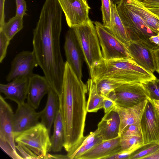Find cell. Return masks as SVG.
<instances>
[{"mask_svg":"<svg viewBox=\"0 0 159 159\" xmlns=\"http://www.w3.org/2000/svg\"><path fill=\"white\" fill-rule=\"evenodd\" d=\"M62 12L58 0H46L33 32L32 51L38 66L58 96L65 66L60 46Z\"/></svg>","mask_w":159,"mask_h":159,"instance_id":"cell-1","label":"cell"},{"mask_svg":"<svg viewBox=\"0 0 159 159\" xmlns=\"http://www.w3.org/2000/svg\"><path fill=\"white\" fill-rule=\"evenodd\" d=\"M88 91L87 84L78 78L66 61L58 98L64 132L63 147L69 158L85 137L84 133L87 112L86 94Z\"/></svg>","mask_w":159,"mask_h":159,"instance_id":"cell-2","label":"cell"},{"mask_svg":"<svg viewBox=\"0 0 159 159\" xmlns=\"http://www.w3.org/2000/svg\"><path fill=\"white\" fill-rule=\"evenodd\" d=\"M94 82L105 79L122 83H143L157 78L153 73L140 67L130 58L106 60L103 58L89 71Z\"/></svg>","mask_w":159,"mask_h":159,"instance_id":"cell-3","label":"cell"},{"mask_svg":"<svg viewBox=\"0 0 159 159\" xmlns=\"http://www.w3.org/2000/svg\"><path fill=\"white\" fill-rule=\"evenodd\" d=\"M72 28L90 71L103 58L94 25L90 20L84 23Z\"/></svg>","mask_w":159,"mask_h":159,"instance_id":"cell-4","label":"cell"},{"mask_svg":"<svg viewBox=\"0 0 159 159\" xmlns=\"http://www.w3.org/2000/svg\"><path fill=\"white\" fill-rule=\"evenodd\" d=\"M118 13L126 29L130 41H140L154 50L158 46L151 43L149 38L157 35L143 20L121 0L116 5Z\"/></svg>","mask_w":159,"mask_h":159,"instance_id":"cell-5","label":"cell"},{"mask_svg":"<svg viewBox=\"0 0 159 159\" xmlns=\"http://www.w3.org/2000/svg\"><path fill=\"white\" fill-rule=\"evenodd\" d=\"M50 134L45 126L39 122L17 136L15 141L25 145L41 159H45L52 150Z\"/></svg>","mask_w":159,"mask_h":159,"instance_id":"cell-6","label":"cell"},{"mask_svg":"<svg viewBox=\"0 0 159 159\" xmlns=\"http://www.w3.org/2000/svg\"><path fill=\"white\" fill-rule=\"evenodd\" d=\"M107 98L123 107H131L150 98L147 89L142 83L139 82L123 84L111 92Z\"/></svg>","mask_w":159,"mask_h":159,"instance_id":"cell-7","label":"cell"},{"mask_svg":"<svg viewBox=\"0 0 159 159\" xmlns=\"http://www.w3.org/2000/svg\"><path fill=\"white\" fill-rule=\"evenodd\" d=\"M94 24L103 58L106 60L131 57L125 46L109 32L100 22Z\"/></svg>","mask_w":159,"mask_h":159,"instance_id":"cell-8","label":"cell"},{"mask_svg":"<svg viewBox=\"0 0 159 159\" xmlns=\"http://www.w3.org/2000/svg\"><path fill=\"white\" fill-rule=\"evenodd\" d=\"M70 28L84 23L90 19V9L86 0H58Z\"/></svg>","mask_w":159,"mask_h":159,"instance_id":"cell-9","label":"cell"},{"mask_svg":"<svg viewBox=\"0 0 159 159\" xmlns=\"http://www.w3.org/2000/svg\"><path fill=\"white\" fill-rule=\"evenodd\" d=\"M38 66L33 51H22L17 54L12 61L6 80L9 82L18 78H29L33 74L34 68Z\"/></svg>","mask_w":159,"mask_h":159,"instance_id":"cell-10","label":"cell"},{"mask_svg":"<svg viewBox=\"0 0 159 159\" xmlns=\"http://www.w3.org/2000/svg\"><path fill=\"white\" fill-rule=\"evenodd\" d=\"M143 144L159 142V114L148 100L140 122Z\"/></svg>","mask_w":159,"mask_h":159,"instance_id":"cell-11","label":"cell"},{"mask_svg":"<svg viewBox=\"0 0 159 159\" xmlns=\"http://www.w3.org/2000/svg\"><path fill=\"white\" fill-rule=\"evenodd\" d=\"M66 61L71 66L78 78L81 80L84 56L72 28L65 35L64 46Z\"/></svg>","mask_w":159,"mask_h":159,"instance_id":"cell-12","label":"cell"},{"mask_svg":"<svg viewBox=\"0 0 159 159\" xmlns=\"http://www.w3.org/2000/svg\"><path fill=\"white\" fill-rule=\"evenodd\" d=\"M126 47L131 58L140 67L152 73L156 71L153 49L140 41H130Z\"/></svg>","mask_w":159,"mask_h":159,"instance_id":"cell-13","label":"cell"},{"mask_svg":"<svg viewBox=\"0 0 159 159\" xmlns=\"http://www.w3.org/2000/svg\"><path fill=\"white\" fill-rule=\"evenodd\" d=\"M27 103L18 106L13 116V133L15 138L38 124L42 111L37 112Z\"/></svg>","mask_w":159,"mask_h":159,"instance_id":"cell-14","label":"cell"},{"mask_svg":"<svg viewBox=\"0 0 159 159\" xmlns=\"http://www.w3.org/2000/svg\"><path fill=\"white\" fill-rule=\"evenodd\" d=\"M14 112L10 105L0 96V141L8 143L16 151L13 133Z\"/></svg>","mask_w":159,"mask_h":159,"instance_id":"cell-15","label":"cell"},{"mask_svg":"<svg viewBox=\"0 0 159 159\" xmlns=\"http://www.w3.org/2000/svg\"><path fill=\"white\" fill-rule=\"evenodd\" d=\"M50 86L44 76L33 74L29 78L27 103L37 109L43 98L48 94Z\"/></svg>","mask_w":159,"mask_h":159,"instance_id":"cell-16","label":"cell"},{"mask_svg":"<svg viewBox=\"0 0 159 159\" xmlns=\"http://www.w3.org/2000/svg\"><path fill=\"white\" fill-rule=\"evenodd\" d=\"M148 100L146 99L134 106L128 107L116 105L114 110L119 114L120 118L119 135L127 126L135 125L140 127V122Z\"/></svg>","mask_w":159,"mask_h":159,"instance_id":"cell-17","label":"cell"},{"mask_svg":"<svg viewBox=\"0 0 159 159\" xmlns=\"http://www.w3.org/2000/svg\"><path fill=\"white\" fill-rule=\"evenodd\" d=\"M29 78H18L6 84H0V92L5 99L16 102L18 106L25 103L27 99Z\"/></svg>","mask_w":159,"mask_h":159,"instance_id":"cell-18","label":"cell"},{"mask_svg":"<svg viewBox=\"0 0 159 159\" xmlns=\"http://www.w3.org/2000/svg\"><path fill=\"white\" fill-rule=\"evenodd\" d=\"M122 150L120 136L103 141L80 157L78 159H106Z\"/></svg>","mask_w":159,"mask_h":159,"instance_id":"cell-19","label":"cell"},{"mask_svg":"<svg viewBox=\"0 0 159 159\" xmlns=\"http://www.w3.org/2000/svg\"><path fill=\"white\" fill-rule=\"evenodd\" d=\"M120 118L118 112L113 109L105 114L98 125V135L102 141L115 138L119 136Z\"/></svg>","mask_w":159,"mask_h":159,"instance_id":"cell-20","label":"cell"},{"mask_svg":"<svg viewBox=\"0 0 159 159\" xmlns=\"http://www.w3.org/2000/svg\"><path fill=\"white\" fill-rule=\"evenodd\" d=\"M139 16L154 33H159V18L138 0H121Z\"/></svg>","mask_w":159,"mask_h":159,"instance_id":"cell-21","label":"cell"},{"mask_svg":"<svg viewBox=\"0 0 159 159\" xmlns=\"http://www.w3.org/2000/svg\"><path fill=\"white\" fill-rule=\"evenodd\" d=\"M46 106L42 111L40 116L41 123L43 124L50 133L57 113L59 109L58 95L51 88L48 93Z\"/></svg>","mask_w":159,"mask_h":159,"instance_id":"cell-22","label":"cell"},{"mask_svg":"<svg viewBox=\"0 0 159 159\" xmlns=\"http://www.w3.org/2000/svg\"><path fill=\"white\" fill-rule=\"evenodd\" d=\"M111 7L110 22L105 28L126 46L130 41L128 34L118 13L116 5L111 1Z\"/></svg>","mask_w":159,"mask_h":159,"instance_id":"cell-23","label":"cell"},{"mask_svg":"<svg viewBox=\"0 0 159 159\" xmlns=\"http://www.w3.org/2000/svg\"><path fill=\"white\" fill-rule=\"evenodd\" d=\"M53 131L50 138L52 151L53 152H60L63 147L64 132L61 113L59 109L53 123Z\"/></svg>","mask_w":159,"mask_h":159,"instance_id":"cell-24","label":"cell"},{"mask_svg":"<svg viewBox=\"0 0 159 159\" xmlns=\"http://www.w3.org/2000/svg\"><path fill=\"white\" fill-rule=\"evenodd\" d=\"M89 98L87 102V110L89 112H96L103 108L104 98L98 93L95 84L91 79L87 82Z\"/></svg>","mask_w":159,"mask_h":159,"instance_id":"cell-25","label":"cell"},{"mask_svg":"<svg viewBox=\"0 0 159 159\" xmlns=\"http://www.w3.org/2000/svg\"><path fill=\"white\" fill-rule=\"evenodd\" d=\"M23 18L15 15L0 27L2 31L10 40L23 28Z\"/></svg>","mask_w":159,"mask_h":159,"instance_id":"cell-26","label":"cell"},{"mask_svg":"<svg viewBox=\"0 0 159 159\" xmlns=\"http://www.w3.org/2000/svg\"><path fill=\"white\" fill-rule=\"evenodd\" d=\"M94 83L98 93L103 97H107L111 92L123 84L114 80L107 79L98 80Z\"/></svg>","mask_w":159,"mask_h":159,"instance_id":"cell-27","label":"cell"},{"mask_svg":"<svg viewBox=\"0 0 159 159\" xmlns=\"http://www.w3.org/2000/svg\"><path fill=\"white\" fill-rule=\"evenodd\" d=\"M159 148V142H153L144 144L132 153L128 159H143Z\"/></svg>","mask_w":159,"mask_h":159,"instance_id":"cell-28","label":"cell"},{"mask_svg":"<svg viewBox=\"0 0 159 159\" xmlns=\"http://www.w3.org/2000/svg\"><path fill=\"white\" fill-rule=\"evenodd\" d=\"M142 84L148 92L150 99H159V79L157 78Z\"/></svg>","mask_w":159,"mask_h":159,"instance_id":"cell-29","label":"cell"},{"mask_svg":"<svg viewBox=\"0 0 159 159\" xmlns=\"http://www.w3.org/2000/svg\"><path fill=\"white\" fill-rule=\"evenodd\" d=\"M143 142L142 136L125 135L120 136V144L122 150L128 149L134 144Z\"/></svg>","mask_w":159,"mask_h":159,"instance_id":"cell-30","label":"cell"},{"mask_svg":"<svg viewBox=\"0 0 159 159\" xmlns=\"http://www.w3.org/2000/svg\"><path fill=\"white\" fill-rule=\"evenodd\" d=\"M141 142L134 144L130 148L121 150L120 152L108 157V159H127L134 151L143 145Z\"/></svg>","mask_w":159,"mask_h":159,"instance_id":"cell-31","label":"cell"},{"mask_svg":"<svg viewBox=\"0 0 159 159\" xmlns=\"http://www.w3.org/2000/svg\"><path fill=\"white\" fill-rule=\"evenodd\" d=\"M101 11L104 26L107 27L109 25L111 18L110 0H101Z\"/></svg>","mask_w":159,"mask_h":159,"instance_id":"cell-32","label":"cell"},{"mask_svg":"<svg viewBox=\"0 0 159 159\" xmlns=\"http://www.w3.org/2000/svg\"><path fill=\"white\" fill-rule=\"evenodd\" d=\"M16 146V149L20 153V155L24 159H41L31 149L25 145L20 143Z\"/></svg>","mask_w":159,"mask_h":159,"instance_id":"cell-33","label":"cell"},{"mask_svg":"<svg viewBox=\"0 0 159 159\" xmlns=\"http://www.w3.org/2000/svg\"><path fill=\"white\" fill-rule=\"evenodd\" d=\"M11 40L1 31H0V62L5 57L8 46Z\"/></svg>","mask_w":159,"mask_h":159,"instance_id":"cell-34","label":"cell"},{"mask_svg":"<svg viewBox=\"0 0 159 159\" xmlns=\"http://www.w3.org/2000/svg\"><path fill=\"white\" fill-rule=\"evenodd\" d=\"M0 146L2 149L11 158L13 159H23L17 151H15L8 143L0 141Z\"/></svg>","mask_w":159,"mask_h":159,"instance_id":"cell-35","label":"cell"},{"mask_svg":"<svg viewBox=\"0 0 159 159\" xmlns=\"http://www.w3.org/2000/svg\"><path fill=\"white\" fill-rule=\"evenodd\" d=\"M125 135L142 136L140 127L135 125H132L127 126L123 131L120 136Z\"/></svg>","mask_w":159,"mask_h":159,"instance_id":"cell-36","label":"cell"},{"mask_svg":"<svg viewBox=\"0 0 159 159\" xmlns=\"http://www.w3.org/2000/svg\"><path fill=\"white\" fill-rule=\"evenodd\" d=\"M16 15L23 18L27 11L26 3L25 0H16Z\"/></svg>","mask_w":159,"mask_h":159,"instance_id":"cell-37","label":"cell"},{"mask_svg":"<svg viewBox=\"0 0 159 159\" xmlns=\"http://www.w3.org/2000/svg\"><path fill=\"white\" fill-rule=\"evenodd\" d=\"M103 107L104 113L106 114L113 109L116 105L115 102L111 99L104 97Z\"/></svg>","mask_w":159,"mask_h":159,"instance_id":"cell-38","label":"cell"},{"mask_svg":"<svg viewBox=\"0 0 159 159\" xmlns=\"http://www.w3.org/2000/svg\"><path fill=\"white\" fill-rule=\"evenodd\" d=\"M147 8H159V0H138Z\"/></svg>","mask_w":159,"mask_h":159,"instance_id":"cell-39","label":"cell"},{"mask_svg":"<svg viewBox=\"0 0 159 159\" xmlns=\"http://www.w3.org/2000/svg\"><path fill=\"white\" fill-rule=\"evenodd\" d=\"M5 0H0V27L5 22L4 6Z\"/></svg>","mask_w":159,"mask_h":159,"instance_id":"cell-40","label":"cell"},{"mask_svg":"<svg viewBox=\"0 0 159 159\" xmlns=\"http://www.w3.org/2000/svg\"><path fill=\"white\" fill-rule=\"evenodd\" d=\"M45 159H69V157L66 155L61 154H51L48 153Z\"/></svg>","mask_w":159,"mask_h":159,"instance_id":"cell-41","label":"cell"},{"mask_svg":"<svg viewBox=\"0 0 159 159\" xmlns=\"http://www.w3.org/2000/svg\"><path fill=\"white\" fill-rule=\"evenodd\" d=\"M153 53L157 65L156 71L159 74V48L154 49Z\"/></svg>","mask_w":159,"mask_h":159,"instance_id":"cell-42","label":"cell"},{"mask_svg":"<svg viewBox=\"0 0 159 159\" xmlns=\"http://www.w3.org/2000/svg\"><path fill=\"white\" fill-rule=\"evenodd\" d=\"M149 39L151 43L158 47L159 46V38L157 35L151 36Z\"/></svg>","mask_w":159,"mask_h":159,"instance_id":"cell-43","label":"cell"},{"mask_svg":"<svg viewBox=\"0 0 159 159\" xmlns=\"http://www.w3.org/2000/svg\"><path fill=\"white\" fill-rule=\"evenodd\" d=\"M148 100L152 103L159 114V99H152L150 98Z\"/></svg>","mask_w":159,"mask_h":159,"instance_id":"cell-44","label":"cell"},{"mask_svg":"<svg viewBox=\"0 0 159 159\" xmlns=\"http://www.w3.org/2000/svg\"><path fill=\"white\" fill-rule=\"evenodd\" d=\"M147 8L159 18V8Z\"/></svg>","mask_w":159,"mask_h":159,"instance_id":"cell-45","label":"cell"},{"mask_svg":"<svg viewBox=\"0 0 159 159\" xmlns=\"http://www.w3.org/2000/svg\"><path fill=\"white\" fill-rule=\"evenodd\" d=\"M115 5H116L121 0H110Z\"/></svg>","mask_w":159,"mask_h":159,"instance_id":"cell-46","label":"cell"},{"mask_svg":"<svg viewBox=\"0 0 159 159\" xmlns=\"http://www.w3.org/2000/svg\"><path fill=\"white\" fill-rule=\"evenodd\" d=\"M157 35H158V37H159V33H158V34H157Z\"/></svg>","mask_w":159,"mask_h":159,"instance_id":"cell-47","label":"cell"},{"mask_svg":"<svg viewBox=\"0 0 159 159\" xmlns=\"http://www.w3.org/2000/svg\"><path fill=\"white\" fill-rule=\"evenodd\" d=\"M158 48H159V46H158Z\"/></svg>","mask_w":159,"mask_h":159,"instance_id":"cell-48","label":"cell"}]
</instances>
